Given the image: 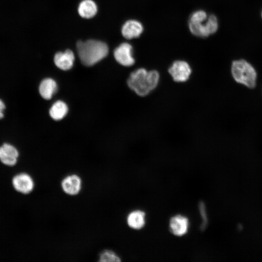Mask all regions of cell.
I'll list each match as a JSON object with an SVG mask.
<instances>
[{
    "label": "cell",
    "instance_id": "6da1fadb",
    "mask_svg": "<svg viewBox=\"0 0 262 262\" xmlns=\"http://www.w3.org/2000/svg\"><path fill=\"white\" fill-rule=\"evenodd\" d=\"M160 74L157 70H148L140 67L131 72L127 81L129 88L140 97H146L154 91L160 81Z\"/></svg>",
    "mask_w": 262,
    "mask_h": 262
},
{
    "label": "cell",
    "instance_id": "7a4b0ae2",
    "mask_svg": "<svg viewBox=\"0 0 262 262\" xmlns=\"http://www.w3.org/2000/svg\"><path fill=\"white\" fill-rule=\"evenodd\" d=\"M76 48L82 63L86 66L96 64L105 58L109 52V48L106 43L93 39L79 41Z\"/></svg>",
    "mask_w": 262,
    "mask_h": 262
},
{
    "label": "cell",
    "instance_id": "3957f363",
    "mask_svg": "<svg viewBox=\"0 0 262 262\" xmlns=\"http://www.w3.org/2000/svg\"><path fill=\"white\" fill-rule=\"evenodd\" d=\"M188 27L191 33L199 37H207L217 31L218 20L214 15L208 16L203 10L195 11L190 16Z\"/></svg>",
    "mask_w": 262,
    "mask_h": 262
},
{
    "label": "cell",
    "instance_id": "277c9868",
    "mask_svg": "<svg viewBox=\"0 0 262 262\" xmlns=\"http://www.w3.org/2000/svg\"><path fill=\"white\" fill-rule=\"evenodd\" d=\"M231 73L234 81L250 89L256 85L257 72L253 66L246 61H234L231 64Z\"/></svg>",
    "mask_w": 262,
    "mask_h": 262
},
{
    "label": "cell",
    "instance_id": "5b68a950",
    "mask_svg": "<svg viewBox=\"0 0 262 262\" xmlns=\"http://www.w3.org/2000/svg\"><path fill=\"white\" fill-rule=\"evenodd\" d=\"M168 72L174 82L184 83L190 79L192 69L187 61L177 60L174 61L169 66Z\"/></svg>",
    "mask_w": 262,
    "mask_h": 262
},
{
    "label": "cell",
    "instance_id": "8992f818",
    "mask_svg": "<svg viewBox=\"0 0 262 262\" xmlns=\"http://www.w3.org/2000/svg\"><path fill=\"white\" fill-rule=\"evenodd\" d=\"M114 55L117 62L122 66L130 67L135 64L133 47L128 43L120 44L114 50Z\"/></svg>",
    "mask_w": 262,
    "mask_h": 262
},
{
    "label": "cell",
    "instance_id": "52a82bcc",
    "mask_svg": "<svg viewBox=\"0 0 262 262\" xmlns=\"http://www.w3.org/2000/svg\"><path fill=\"white\" fill-rule=\"evenodd\" d=\"M82 185L81 177L76 174H71L65 176L60 183L63 192L69 196L78 195L81 191Z\"/></svg>",
    "mask_w": 262,
    "mask_h": 262
},
{
    "label": "cell",
    "instance_id": "ba28073f",
    "mask_svg": "<svg viewBox=\"0 0 262 262\" xmlns=\"http://www.w3.org/2000/svg\"><path fill=\"white\" fill-rule=\"evenodd\" d=\"M14 188L18 192L28 194L32 192L34 187V182L28 174L21 173L15 176L12 180Z\"/></svg>",
    "mask_w": 262,
    "mask_h": 262
},
{
    "label": "cell",
    "instance_id": "9c48e42d",
    "mask_svg": "<svg viewBox=\"0 0 262 262\" xmlns=\"http://www.w3.org/2000/svg\"><path fill=\"white\" fill-rule=\"evenodd\" d=\"M189 227V219L184 215L177 214L172 217L169 220V230L175 236H182L186 234Z\"/></svg>",
    "mask_w": 262,
    "mask_h": 262
},
{
    "label": "cell",
    "instance_id": "30bf717a",
    "mask_svg": "<svg viewBox=\"0 0 262 262\" xmlns=\"http://www.w3.org/2000/svg\"><path fill=\"white\" fill-rule=\"evenodd\" d=\"M144 30V26L141 22L135 19H130L122 25L121 33L126 39H131L140 37Z\"/></svg>",
    "mask_w": 262,
    "mask_h": 262
},
{
    "label": "cell",
    "instance_id": "8fae6325",
    "mask_svg": "<svg viewBox=\"0 0 262 262\" xmlns=\"http://www.w3.org/2000/svg\"><path fill=\"white\" fill-rule=\"evenodd\" d=\"M18 156L17 149L12 145L5 143L0 147V161L5 165H15Z\"/></svg>",
    "mask_w": 262,
    "mask_h": 262
},
{
    "label": "cell",
    "instance_id": "7c38bea8",
    "mask_svg": "<svg viewBox=\"0 0 262 262\" xmlns=\"http://www.w3.org/2000/svg\"><path fill=\"white\" fill-rule=\"evenodd\" d=\"M74 60V54L70 49H66L64 52H58L54 57V62L56 66L63 70L70 69L73 65Z\"/></svg>",
    "mask_w": 262,
    "mask_h": 262
},
{
    "label": "cell",
    "instance_id": "4fadbf2b",
    "mask_svg": "<svg viewBox=\"0 0 262 262\" xmlns=\"http://www.w3.org/2000/svg\"><path fill=\"white\" fill-rule=\"evenodd\" d=\"M126 221L130 228L136 230L140 229L145 225L146 213L141 210H134L128 214Z\"/></svg>",
    "mask_w": 262,
    "mask_h": 262
},
{
    "label": "cell",
    "instance_id": "5bb4252c",
    "mask_svg": "<svg viewBox=\"0 0 262 262\" xmlns=\"http://www.w3.org/2000/svg\"><path fill=\"white\" fill-rule=\"evenodd\" d=\"M57 83L50 78L43 80L40 84L39 92L41 97L46 99H49L56 92Z\"/></svg>",
    "mask_w": 262,
    "mask_h": 262
},
{
    "label": "cell",
    "instance_id": "9a60e30c",
    "mask_svg": "<svg viewBox=\"0 0 262 262\" xmlns=\"http://www.w3.org/2000/svg\"><path fill=\"white\" fill-rule=\"evenodd\" d=\"M97 6L92 0H83L80 3L78 11L80 16L85 18H90L97 12Z\"/></svg>",
    "mask_w": 262,
    "mask_h": 262
},
{
    "label": "cell",
    "instance_id": "2e32d148",
    "mask_svg": "<svg viewBox=\"0 0 262 262\" xmlns=\"http://www.w3.org/2000/svg\"><path fill=\"white\" fill-rule=\"evenodd\" d=\"M68 112L66 104L62 101L55 102L49 110V115L52 118L59 120L63 118Z\"/></svg>",
    "mask_w": 262,
    "mask_h": 262
},
{
    "label": "cell",
    "instance_id": "e0dca14e",
    "mask_svg": "<svg viewBox=\"0 0 262 262\" xmlns=\"http://www.w3.org/2000/svg\"><path fill=\"white\" fill-rule=\"evenodd\" d=\"M99 262H118L121 261L120 257L114 251L105 249L102 251L99 255Z\"/></svg>",
    "mask_w": 262,
    "mask_h": 262
},
{
    "label": "cell",
    "instance_id": "ac0fdd59",
    "mask_svg": "<svg viewBox=\"0 0 262 262\" xmlns=\"http://www.w3.org/2000/svg\"><path fill=\"white\" fill-rule=\"evenodd\" d=\"M198 207L202 218V222L200 228L202 231H203L206 229L208 224V218L204 202L200 201L198 203Z\"/></svg>",
    "mask_w": 262,
    "mask_h": 262
},
{
    "label": "cell",
    "instance_id": "d6986e66",
    "mask_svg": "<svg viewBox=\"0 0 262 262\" xmlns=\"http://www.w3.org/2000/svg\"><path fill=\"white\" fill-rule=\"evenodd\" d=\"M6 106L4 102L0 99V119L3 118L4 116V110L5 109Z\"/></svg>",
    "mask_w": 262,
    "mask_h": 262
}]
</instances>
